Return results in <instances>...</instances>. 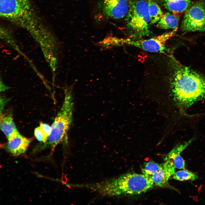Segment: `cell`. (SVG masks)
Masks as SVG:
<instances>
[{
  "label": "cell",
  "instance_id": "cell-1",
  "mask_svg": "<svg viewBox=\"0 0 205 205\" xmlns=\"http://www.w3.org/2000/svg\"><path fill=\"white\" fill-rule=\"evenodd\" d=\"M172 71L171 86L173 99L181 109L205 99V78L170 56Z\"/></svg>",
  "mask_w": 205,
  "mask_h": 205
},
{
  "label": "cell",
  "instance_id": "cell-2",
  "mask_svg": "<svg viewBox=\"0 0 205 205\" xmlns=\"http://www.w3.org/2000/svg\"><path fill=\"white\" fill-rule=\"evenodd\" d=\"M154 185L144 174L129 173L101 182L84 184V188L109 196H133L144 193Z\"/></svg>",
  "mask_w": 205,
  "mask_h": 205
},
{
  "label": "cell",
  "instance_id": "cell-3",
  "mask_svg": "<svg viewBox=\"0 0 205 205\" xmlns=\"http://www.w3.org/2000/svg\"><path fill=\"white\" fill-rule=\"evenodd\" d=\"M73 106L71 93L66 90L62 105L51 126L50 134L45 142H40L37 145L34 151L53 149L63 140L72 124Z\"/></svg>",
  "mask_w": 205,
  "mask_h": 205
},
{
  "label": "cell",
  "instance_id": "cell-4",
  "mask_svg": "<svg viewBox=\"0 0 205 205\" xmlns=\"http://www.w3.org/2000/svg\"><path fill=\"white\" fill-rule=\"evenodd\" d=\"M0 15L28 29L41 25L35 15L31 0H0Z\"/></svg>",
  "mask_w": 205,
  "mask_h": 205
},
{
  "label": "cell",
  "instance_id": "cell-5",
  "mask_svg": "<svg viewBox=\"0 0 205 205\" xmlns=\"http://www.w3.org/2000/svg\"><path fill=\"white\" fill-rule=\"evenodd\" d=\"M128 13L127 25L133 36L140 38L149 35L150 19L146 0H137L133 2Z\"/></svg>",
  "mask_w": 205,
  "mask_h": 205
},
{
  "label": "cell",
  "instance_id": "cell-6",
  "mask_svg": "<svg viewBox=\"0 0 205 205\" xmlns=\"http://www.w3.org/2000/svg\"><path fill=\"white\" fill-rule=\"evenodd\" d=\"M181 28L184 31H205V1L200 0L186 10Z\"/></svg>",
  "mask_w": 205,
  "mask_h": 205
},
{
  "label": "cell",
  "instance_id": "cell-7",
  "mask_svg": "<svg viewBox=\"0 0 205 205\" xmlns=\"http://www.w3.org/2000/svg\"><path fill=\"white\" fill-rule=\"evenodd\" d=\"M176 29L158 36L146 39H136L128 41L126 45L151 52L165 53L167 51L166 42L172 37Z\"/></svg>",
  "mask_w": 205,
  "mask_h": 205
},
{
  "label": "cell",
  "instance_id": "cell-8",
  "mask_svg": "<svg viewBox=\"0 0 205 205\" xmlns=\"http://www.w3.org/2000/svg\"><path fill=\"white\" fill-rule=\"evenodd\" d=\"M97 5L105 16L115 19L124 17L129 9L127 0H98Z\"/></svg>",
  "mask_w": 205,
  "mask_h": 205
},
{
  "label": "cell",
  "instance_id": "cell-9",
  "mask_svg": "<svg viewBox=\"0 0 205 205\" xmlns=\"http://www.w3.org/2000/svg\"><path fill=\"white\" fill-rule=\"evenodd\" d=\"M4 145V148L14 156H18L26 151L31 140L19 132L10 139Z\"/></svg>",
  "mask_w": 205,
  "mask_h": 205
},
{
  "label": "cell",
  "instance_id": "cell-10",
  "mask_svg": "<svg viewBox=\"0 0 205 205\" xmlns=\"http://www.w3.org/2000/svg\"><path fill=\"white\" fill-rule=\"evenodd\" d=\"M175 168L171 162L165 161L161 168L150 178L154 186L163 187L167 185L169 179L175 173Z\"/></svg>",
  "mask_w": 205,
  "mask_h": 205
},
{
  "label": "cell",
  "instance_id": "cell-11",
  "mask_svg": "<svg viewBox=\"0 0 205 205\" xmlns=\"http://www.w3.org/2000/svg\"><path fill=\"white\" fill-rule=\"evenodd\" d=\"M193 140V139H192L184 143L175 146L166 155L165 160L170 161L175 168L184 169L185 167V163L180 153Z\"/></svg>",
  "mask_w": 205,
  "mask_h": 205
},
{
  "label": "cell",
  "instance_id": "cell-12",
  "mask_svg": "<svg viewBox=\"0 0 205 205\" xmlns=\"http://www.w3.org/2000/svg\"><path fill=\"white\" fill-rule=\"evenodd\" d=\"M1 129L7 140L19 133L14 122L11 114L1 116Z\"/></svg>",
  "mask_w": 205,
  "mask_h": 205
},
{
  "label": "cell",
  "instance_id": "cell-13",
  "mask_svg": "<svg viewBox=\"0 0 205 205\" xmlns=\"http://www.w3.org/2000/svg\"><path fill=\"white\" fill-rule=\"evenodd\" d=\"M179 20V17L169 12L163 14L157 22V27L161 29H175L177 27Z\"/></svg>",
  "mask_w": 205,
  "mask_h": 205
},
{
  "label": "cell",
  "instance_id": "cell-14",
  "mask_svg": "<svg viewBox=\"0 0 205 205\" xmlns=\"http://www.w3.org/2000/svg\"><path fill=\"white\" fill-rule=\"evenodd\" d=\"M161 4L169 11L175 13L186 11L191 5V1L190 0H173Z\"/></svg>",
  "mask_w": 205,
  "mask_h": 205
},
{
  "label": "cell",
  "instance_id": "cell-15",
  "mask_svg": "<svg viewBox=\"0 0 205 205\" xmlns=\"http://www.w3.org/2000/svg\"><path fill=\"white\" fill-rule=\"evenodd\" d=\"M151 24L157 22L163 14L159 5L154 0L147 1Z\"/></svg>",
  "mask_w": 205,
  "mask_h": 205
},
{
  "label": "cell",
  "instance_id": "cell-16",
  "mask_svg": "<svg viewBox=\"0 0 205 205\" xmlns=\"http://www.w3.org/2000/svg\"><path fill=\"white\" fill-rule=\"evenodd\" d=\"M162 164H159L153 161L145 163L141 169L143 174L149 178L156 173L161 167Z\"/></svg>",
  "mask_w": 205,
  "mask_h": 205
},
{
  "label": "cell",
  "instance_id": "cell-17",
  "mask_svg": "<svg viewBox=\"0 0 205 205\" xmlns=\"http://www.w3.org/2000/svg\"><path fill=\"white\" fill-rule=\"evenodd\" d=\"M173 175V179L179 181H194L198 178V176L194 173L185 169L175 172Z\"/></svg>",
  "mask_w": 205,
  "mask_h": 205
},
{
  "label": "cell",
  "instance_id": "cell-18",
  "mask_svg": "<svg viewBox=\"0 0 205 205\" xmlns=\"http://www.w3.org/2000/svg\"><path fill=\"white\" fill-rule=\"evenodd\" d=\"M34 135L36 139L40 142H45L48 137L45 135L39 126L34 130Z\"/></svg>",
  "mask_w": 205,
  "mask_h": 205
},
{
  "label": "cell",
  "instance_id": "cell-19",
  "mask_svg": "<svg viewBox=\"0 0 205 205\" xmlns=\"http://www.w3.org/2000/svg\"><path fill=\"white\" fill-rule=\"evenodd\" d=\"M39 126L44 133L48 137L51 133V126L47 124L41 122L40 123Z\"/></svg>",
  "mask_w": 205,
  "mask_h": 205
},
{
  "label": "cell",
  "instance_id": "cell-20",
  "mask_svg": "<svg viewBox=\"0 0 205 205\" xmlns=\"http://www.w3.org/2000/svg\"><path fill=\"white\" fill-rule=\"evenodd\" d=\"M157 1H158L159 2H160L161 4L163 2H166L168 1H171L173 0H155Z\"/></svg>",
  "mask_w": 205,
  "mask_h": 205
}]
</instances>
